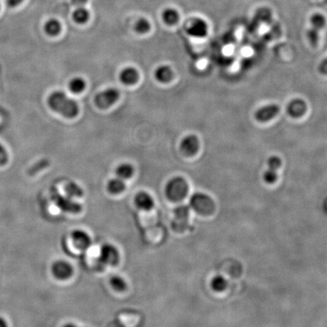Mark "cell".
<instances>
[{
    "mask_svg": "<svg viewBox=\"0 0 327 327\" xmlns=\"http://www.w3.org/2000/svg\"><path fill=\"white\" fill-rule=\"evenodd\" d=\"M48 105L52 110L65 118H75L79 112V107L76 101L71 99L62 91L53 92L48 99Z\"/></svg>",
    "mask_w": 327,
    "mask_h": 327,
    "instance_id": "cell-1",
    "label": "cell"
},
{
    "mask_svg": "<svg viewBox=\"0 0 327 327\" xmlns=\"http://www.w3.org/2000/svg\"><path fill=\"white\" fill-rule=\"evenodd\" d=\"M189 192L187 182L183 178H172L165 186V195L173 202H181Z\"/></svg>",
    "mask_w": 327,
    "mask_h": 327,
    "instance_id": "cell-2",
    "label": "cell"
},
{
    "mask_svg": "<svg viewBox=\"0 0 327 327\" xmlns=\"http://www.w3.org/2000/svg\"><path fill=\"white\" fill-rule=\"evenodd\" d=\"M189 208L203 216H208L214 213L215 204L209 195L204 193H195L189 201Z\"/></svg>",
    "mask_w": 327,
    "mask_h": 327,
    "instance_id": "cell-3",
    "label": "cell"
},
{
    "mask_svg": "<svg viewBox=\"0 0 327 327\" xmlns=\"http://www.w3.org/2000/svg\"><path fill=\"white\" fill-rule=\"evenodd\" d=\"M119 260L120 253L116 247L109 243L102 245L98 257V261L101 265L114 267L119 263Z\"/></svg>",
    "mask_w": 327,
    "mask_h": 327,
    "instance_id": "cell-4",
    "label": "cell"
},
{
    "mask_svg": "<svg viewBox=\"0 0 327 327\" xmlns=\"http://www.w3.org/2000/svg\"><path fill=\"white\" fill-rule=\"evenodd\" d=\"M119 91L114 88H108L97 94L95 97V103L102 109L109 108L118 100Z\"/></svg>",
    "mask_w": 327,
    "mask_h": 327,
    "instance_id": "cell-5",
    "label": "cell"
},
{
    "mask_svg": "<svg viewBox=\"0 0 327 327\" xmlns=\"http://www.w3.org/2000/svg\"><path fill=\"white\" fill-rule=\"evenodd\" d=\"M186 30L187 34L192 37L203 38L208 34V25L202 18H193L188 21Z\"/></svg>",
    "mask_w": 327,
    "mask_h": 327,
    "instance_id": "cell-6",
    "label": "cell"
},
{
    "mask_svg": "<svg viewBox=\"0 0 327 327\" xmlns=\"http://www.w3.org/2000/svg\"><path fill=\"white\" fill-rule=\"evenodd\" d=\"M190 208L187 205H180L175 209V219L173 222V227L175 231L183 232L189 226Z\"/></svg>",
    "mask_w": 327,
    "mask_h": 327,
    "instance_id": "cell-7",
    "label": "cell"
},
{
    "mask_svg": "<svg viewBox=\"0 0 327 327\" xmlns=\"http://www.w3.org/2000/svg\"><path fill=\"white\" fill-rule=\"evenodd\" d=\"M52 273L56 280H67L72 277L74 269L72 264L64 260H58L52 264Z\"/></svg>",
    "mask_w": 327,
    "mask_h": 327,
    "instance_id": "cell-8",
    "label": "cell"
},
{
    "mask_svg": "<svg viewBox=\"0 0 327 327\" xmlns=\"http://www.w3.org/2000/svg\"><path fill=\"white\" fill-rule=\"evenodd\" d=\"M72 243L77 249L86 251L90 248L92 240L87 233L82 230H75L71 234Z\"/></svg>",
    "mask_w": 327,
    "mask_h": 327,
    "instance_id": "cell-9",
    "label": "cell"
},
{
    "mask_svg": "<svg viewBox=\"0 0 327 327\" xmlns=\"http://www.w3.org/2000/svg\"><path fill=\"white\" fill-rule=\"evenodd\" d=\"M53 199L57 206L65 212L78 214L80 213V211L82 210L81 205L72 200V198L69 197V196L65 197L63 195H55Z\"/></svg>",
    "mask_w": 327,
    "mask_h": 327,
    "instance_id": "cell-10",
    "label": "cell"
},
{
    "mask_svg": "<svg viewBox=\"0 0 327 327\" xmlns=\"http://www.w3.org/2000/svg\"><path fill=\"white\" fill-rule=\"evenodd\" d=\"M280 107L275 104L264 105L255 113V118L260 122H266L273 119L280 112Z\"/></svg>",
    "mask_w": 327,
    "mask_h": 327,
    "instance_id": "cell-11",
    "label": "cell"
},
{
    "mask_svg": "<svg viewBox=\"0 0 327 327\" xmlns=\"http://www.w3.org/2000/svg\"><path fill=\"white\" fill-rule=\"evenodd\" d=\"M199 148V140L195 135L186 136L180 143V150L186 156H192Z\"/></svg>",
    "mask_w": 327,
    "mask_h": 327,
    "instance_id": "cell-12",
    "label": "cell"
},
{
    "mask_svg": "<svg viewBox=\"0 0 327 327\" xmlns=\"http://www.w3.org/2000/svg\"><path fill=\"white\" fill-rule=\"evenodd\" d=\"M306 110V103L301 99H293L287 105L288 114L292 118H297L303 116Z\"/></svg>",
    "mask_w": 327,
    "mask_h": 327,
    "instance_id": "cell-13",
    "label": "cell"
},
{
    "mask_svg": "<svg viewBox=\"0 0 327 327\" xmlns=\"http://www.w3.org/2000/svg\"><path fill=\"white\" fill-rule=\"evenodd\" d=\"M135 204L140 210L150 211L154 208L155 202L148 192H140L136 195Z\"/></svg>",
    "mask_w": 327,
    "mask_h": 327,
    "instance_id": "cell-14",
    "label": "cell"
},
{
    "mask_svg": "<svg viewBox=\"0 0 327 327\" xmlns=\"http://www.w3.org/2000/svg\"><path fill=\"white\" fill-rule=\"evenodd\" d=\"M139 78H140V75H139L138 71L132 67L123 69L122 72L120 74V81L124 84L128 85V86H131V85L137 83Z\"/></svg>",
    "mask_w": 327,
    "mask_h": 327,
    "instance_id": "cell-15",
    "label": "cell"
},
{
    "mask_svg": "<svg viewBox=\"0 0 327 327\" xmlns=\"http://www.w3.org/2000/svg\"><path fill=\"white\" fill-rule=\"evenodd\" d=\"M155 77L161 83H167L173 78V71L167 65H162L156 69Z\"/></svg>",
    "mask_w": 327,
    "mask_h": 327,
    "instance_id": "cell-16",
    "label": "cell"
},
{
    "mask_svg": "<svg viewBox=\"0 0 327 327\" xmlns=\"http://www.w3.org/2000/svg\"><path fill=\"white\" fill-rule=\"evenodd\" d=\"M126 185L121 178H114L108 181L107 189L112 195H118L125 190Z\"/></svg>",
    "mask_w": 327,
    "mask_h": 327,
    "instance_id": "cell-17",
    "label": "cell"
},
{
    "mask_svg": "<svg viewBox=\"0 0 327 327\" xmlns=\"http://www.w3.org/2000/svg\"><path fill=\"white\" fill-rule=\"evenodd\" d=\"M162 20L167 25H174L179 21V14L176 9L167 8L164 10L162 14Z\"/></svg>",
    "mask_w": 327,
    "mask_h": 327,
    "instance_id": "cell-18",
    "label": "cell"
},
{
    "mask_svg": "<svg viewBox=\"0 0 327 327\" xmlns=\"http://www.w3.org/2000/svg\"><path fill=\"white\" fill-rule=\"evenodd\" d=\"M134 173V168L130 164L124 163L120 164L116 169V174L121 179H130Z\"/></svg>",
    "mask_w": 327,
    "mask_h": 327,
    "instance_id": "cell-19",
    "label": "cell"
},
{
    "mask_svg": "<svg viewBox=\"0 0 327 327\" xmlns=\"http://www.w3.org/2000/svg\"><path fill=\"white\" fill-rule=\"evenodd\" d=\"M44 29L48 35L55 37V36L58 35L60 33L61 30H62V25L57 19L52 18L45 24Z\"/></svg>",
    "mask_w": 327,
    "mask_h": 327,
    "instance_id": "cell-20",
    "label": "cell"
},
{
    "mask_svg": "<svg viewBox=\"0 0 327 327\" xmlns=\"http://www.w3.org/2000/svg\"><path fill=\"white\" fill-rule=\"evenodd\" d=\"M86 88V81L82 78H74L69 82V89L73 93L79 94Z\"/></svg>",
    "mask_w": 327,
    "mask_h": 327,
    "instance_id": "cell-21",
    "label": "cell"
},
{
    "mask_svg": "<svg viewBox=\"0 0 327 327\" xmlns=\"http://www.w3.org/2000/svg\"><path fill=\"white\" fill-rule=\"evenodd\" d=\"M89 12L84 7L80 6L73 12V19L78 24H84L89 20Z\"/></svg>",
    "mask_w": 327,
    "mask_h": 327,
    "instance_id": "cell-22",
    "label": "cell"
},
{
    "mask_svg": "<svg viewBox=\"0 0 327 327\" xmlns=\"http://www.w3.org/2000/svg\"><path fill=\"white\" fill-rule=\"evenodd\" d=\"M65 191L67 196L72 199V198H81L83 195V189H81L79 185L74 182L68 183L65 186Z\"/></svg>",
    "mask_w": 327,
    "mask_h": 327,
    "instance_id": "cell-23",
    "label": "cell"
},
{
    "mask_svg": "<svg viewBox=\"0 0 327 327\" xmlns=\"http://www.w3.org/2000/svg\"><path fill=\"white\" fill-rule=\"evenodd\" d=\"M211 289L215 292H221L225 290L227 287V281L222 276H216L212 279L211 282Z\"/></svg>",
    "mask_w": 327,
    "mask_h": 327,
    "instance_id": "cell-24",
    "label": "cell"
},
{
    "mask_svg": "<svg viewBox=\"0 0 327 327\" xmlns=\"http://www.w3.org/2000/svg\"><path fill=\"white\" fill-rule=\"evenodd\" d=\"M109 283L113 289L116 292H124L127 289V283L124 280V278L118 276V275L111 276Z\"/></svg>",
    "mask_w": 327,
    "mask_h": 327,
    "instance_id": "cell-25",
    "label": "cell"
},
{
    "mask_svg": "<svg viewBox=\"0 0 327 327\" xmlns=\"http://www.w3.org/2000/svg\"><path fill=\"white\" fill-rule=\"evenodd\" d=\"M311 24L314 28L318 30H322L325 27V17L321 13H315L311 17Z\"/></svg>",
    "mask_w": 327,
    "mask_h": 327,
    "instance_id": "cell-26",
    "label": "cell"
},
{
    "mask_svg": "<svg viewBox=\"0 0 327 327\" xmlns=\"http://www.w3.org/2000/svg\"><path fill=\"white\" fill-rule=\"evenodd\" d=\"M151 28V24L150 21L146 18H140L137 21L135 24V30L139 34H146L148 33Z\"/></svg>",
    "mask_w": 327,
    "mask_h": 327,
    "instance_id": "cell-27",
    "label": "cell"
},
{
    "mask_svg": "<svg viewBox=\"0 0 327 327\" xmlns=\"http://www.w3.org/2000/svg\"><path fill=\"white\" fill-rule=\"evenodd\" d=\"M319 31L320 30L312 27L307 31V37H308L310 43L313 46H316L318 44V40H319Z\"/></svg>",
    "mask_w": 327,
    "mask_h": 327,
    "instance_id": "cell-28",
    "label": "cell"
},
{
    "mask_svg": "<svg viewBox=\"0 0 327 327\" xmlns=\"http://www.w3.org/2000/svg\"><path fill=\"white\" fill-rule=\"evenodd\" d=\"M281 159L277 156H271L267 160V168L277 171L280 167H281Z\"/></svg>",
    "mask_w": 327,
    "mask_h": 327,
    "instance_id": "cell-29",
    "label": "cell"
},
{
    "mask_svg": "<svg viewBox=\"0 0 327 327\" xmlns=\"http://www.w3.org/2000/svg\"><path fill=\"white\" fill-rule=\"evenodd\" d=\"M263 178H264L265 183L272 184V183H275L276 178H277V171L267 168L263 175Z\"/></svg>",
    "mask_w": 327,
    "mask_h": 327,
    "instance_id": "cell-30",
    "label": "cell"
},
{
    "mask_svg": "<svg viewBox=\"0 0 327 327\" xmlns=\"http://www.w3.org/2000/svg\"><path fill=\"white\" fill-rule=\"evenodd\" d=\"M257 18L262 21H267L270 19V17H271V12H270V10L268 8H260V9L257 11Z\"/></svg>",
    "mask_w": 327,
    "mask_h": 327,
    "instance_id": "cell-31",
    "label": "cell"
},
{
    "mask_svg": "<svg viewBox=\"0 0 327 327\" xmlns=\"http://www.w3.org/2000/svg\"><path fill=\"white\" fill-rule=\"evenodd\" d=\"M8 153L6 149L0 143V166H4L8 163Z\"/></svg>",
    "mask_w": 327,
    "mask_h": 327,
    "instance_id": "cell-32",
    "label": "cell"
},
{
    "mask_svg": "<svg viewBox=\"0 0 327 327\" xmlns=\"http://www.w3.org/2000/svg\"><path fill=\"white\" fill-rule=\"evenodd\" d=\"M24 0H6L7 5L9 8H15L19 5Z\"/></svg>",
    "mask_w": 327,
    "mask_h": 327,
    "instance_id": "cell-33",
    "label": "cell"
},
{
    "mask_svg": "<svg viewBox=\"0 0 327 327\" xmlns=\"http://www.w3.org/2000/svg\"><path fill=\"white\" fill-rule=\"evenodd\" d=\"M88 0H72V3L77 6H83V5L87 2Z\"/></svg>",
    "mask_w": 327,
    "mask_h": 327,
    "instance_id": "cell-34",
    "label": "cell"
},
{
    "mask_svg": "<svg viewBox=\"0 0 327 327\" xmlns=\"http://www.w3.org/2000/svg\"><path fill=\"white\" fill-rule=\"evenodd\" d=\"M0 327H8V324L6 321L2 317H0Z\"/></svg>",
    "mask_w": 327,
    "mask_h": 327,
    "instance_id": "cell-35",
    "label": "cell"
},
{
    "mask_svg": "<svg viewBox=\"0 0 327 327\" xmlns=\"http://www.w3.org/2000/svg\"><path fill=\"white\" fill-rule=\"evenodd\" d=\"M64 327H77L75 325H72V324H68V325L65 326Z\"/></svg>",
    "mask_w": 327,
    "mask_h": 327,
    "instance_id": "cell-36",
    "label": "cell"
}]
</instances>
